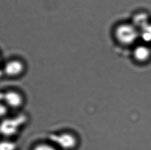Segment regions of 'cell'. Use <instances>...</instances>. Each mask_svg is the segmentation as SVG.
I'll use <instances>...</instances> for the list:
<instances>
[{"label":"cell","mask_w":151,"mask_h":150,"mask_svg":"<svg viewBox=\"0 0 151 150\" xmlns=\"http://www.w3.org/2000/svg\"><path fill=\"white\" fill-rule=\"evenodd\" d=\"M114 37L121 44L128 46L136 42L139 38V31L132 23H123L116 27Z\"/></svg>","instance_id":"cell-1"},{"label":"cell","mask_w":151,"mask_h":150,"mask_svg":"<svg viewBox=\"0 0 151 150\" xmlns=\"http://www.w3.org/2000/svg\"><path fill=\"white\" fill-rule=\"evenodd\" d=\"M24 119L22 115L5 118L0 122V135L6 138L14 136L23 125Z\"/></svg>","instance_id":"cell-2"},{"label":"cell","mask_w":151,"mask_h":150,"mask_svg":"<svg viewBox=\"0 0 151 150\" xmlns=\"http://www.w3.org/2000/svg\"><path fill=\"white\" fill-rule=\"evenodd\" d=\"M53 144L58 150H76L78 140L76 135L70 132H63L52 137Z\"/></svg>","instance_id":"cell-3"},{"label":"cell","mask_w":151,"mask_h":150,"mask_svg":"<svg viewBox=\"0 0 151 150\" xmlns=\"http://www.w3.org/2000/svg\"><path fill=\"white\" fill-rule=\"evenodd\" d=\"M8 108L19 109L24 104L22 94L16 90H9L2 93V101Z\"/></svg>","instance_id":"cell-4"},{"label":"cell","mask_w":151,"mask_h":150,"mask_svg":"<svg viewBox=\"0 0 151 150\" xmlns=\"http://www.w3.org/2000/svg\"><path fill=\"white\" fill-rule=\"evenodd\" d=\"M3 71L4 75L10 78H17L22 75L25 67L22 61L14 59L8 61L4 65Z\"/></svg>","instance_id":"cell-5"},{"label":"cell","mask_w":151,"mask_h":150,"mask_svg":"<svg viewBox=\"0 0 151 150\" xmlns=\"http://www.w3.org/2000/svg\"><path fill=\"white\" fill-rule=\"evenodd\" d=\"M133 57L138 62H146L151 58V49L145 45H138L134 49Z\"/></svg>","instance_id":"cell-6"},{"label":"cell","mask_w":151,"mask_h":150,"mask_svg":"<svg viewBox=\"0 0 151 150\" xmlns=\"http://www.w3.org/2000/svg\"><path fill=\"white\" fill-rule=\"evenodd\" d=\"M150 23L149 16L148 14L145 12H139L134 16L132 24L140 31Z\"/></svg>","instance_id":"cell-7"},{"label":"cell","mask_w":151,"mask_h":150,"mask_svg":"<svg viewBox=\"0 0 151 150\" xmlns=\"http://www.w3.org/2000/svg\"><path fill=\"white\" fill-rule=\"evenodd\" d=\"M139 38L145 43H151V22L139 31Z\"/></svg>","instance_id":"cell-8"},{"label":"cell","mask_w":151,"mask_h":150,"mask_svg":"<svg viewBox=\"0 0 151 150\" xmlns=\"http://www.w3.org/2000/svg\"><path fill=\"white\" fill-rule=\"evenodd\" d=\"M0 150H17V145L14 141L6 138L0 141Z\"/></svg>","instance_id":"cell-9"},{"label":"cell","mask_w":151,"mask_h":150,"mask_svg":"<svg viewBox=\"0 0 151 150\" xmlns=\"http://www.w3.org/2000/svg\"><path fill=\"white\" fill-rule=\"evenodd\" d=\"M32 150H58V149L53 144L40 143L35 146Z\"/></svg>","instance_id":"cell-10"},{"label":"cell","mask_w":151,"mask_h":150,"mask_svg":"<svg viewBox=\"0 0 151 150\" xmlns=\"http://www.w3.org/2000/svg\"><path fill=\"white\" fill-rule=\"evenodd\" d=\"M8 109L6 104L3 102H0V119H3L6 118L8 113Z\"/></svg>","instance_id":"cell-11"},{"label":"cell","mask_w":151,"mask_h":150,"mask_svg":"<svg viewBox=\"0 0 151 150\" xmlns=\"http://www.w3.org/2000/svg\"><path fill=\"white\" fill-rule=\"evenodd\" d=\"M4 75V71H3V69H0V78H1Z\"/></svg>","instance_id":"cell-12"}]
</instances>
